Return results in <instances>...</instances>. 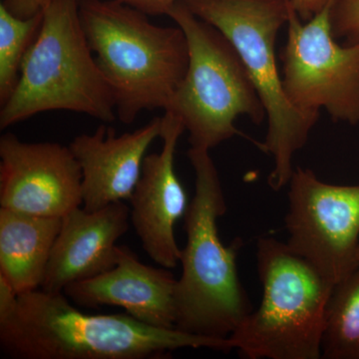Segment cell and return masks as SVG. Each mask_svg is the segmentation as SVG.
Segmentation results:
<instances>
[{"mask_svg":"<svg viewBox=\"0 0 359 359\" xmlns=\"http://www.w3.org/2000/svg\"><path fill=\"white\" fill-rule=\"evenodd\" d=\"M65 292L18 294L15 313L0 323V346L16 359H158L183 348L230 353L229 339L146 325L128 313L87 314Z\"/></svg>","mask_w":359,"mask_h":359,"instance_id":"1","label":"cell"},{"mask_svg":"<svg viewBox=\"0 0 359 359\" xmlns=\"http://www.w3.org/2000/svg\"><path fill=\"white\" fill-rule=\"evenodd\" d=\"M195 194L185 217L186 245L182 276L177 280V330L202 337L229 339L252 313L238 275L242 242L224 245L218 219L226 212L223 187L210 151L191 147Z\"/></svg>","mask_w":359,"mask_h":359,"instance_id":"2","label":"cell"},{"mask_svg":"<svg viewBox=\"0 0 359 359\" xmlns=\"http://www.w3.org/2000/svg\"><path fill=\"white\" fill-rule=\"evenodd\" d=\"M79 13L120 121L130 125L143 111L166 110L188 69L183 30L156 25L120 0H79Z\"/></svg>","mask_w":359,"mask_h":359,"instance_id":"3","label":"cell"},{"mask_svg":"<svg viewBox=\"0 0 359 359\" xmlns=\"http://www.w3.org/2000/svg\"><path fill=\"white\" fill-rule=\"evenodd\" d=\"M65 110L113 122L115 96L82 28L79 0H53L21 65L15 89L0 110V129Z\"/></svg>","mask_w":359,"mask_h":359,"instance_id":"4","label":"cell"},{"mask_svg":"<svg viewBox=\"0 0 359 359\" xmlns=\"http://www.w3.org/2000/svg\"><path fill=\"white\" fill-rule=\"evenodd\" d=\"M200 20L233 44L263 101L268 121L261 149L273 160L269 185L280 191L294 173V155L304 147L320 116L290 102L276 63V39L289 18V0H182Z\"/></svg>","mask_w":359,"mask_h":359,"instance_id":"5","label":"cell"},{"mask_svg":"<svg viewBox=\"0 0 359 359\" xmlns=\"http://www.w3.org/2000/svg\"><path fill=\"white\" fill-rule=\"evenodd\" d=\"M257 271L263 299L233 332L241 355L249 359H318L334 285L287 244L257 241Z\"/></svg>","mask_w":359,"mask_h":359,"instance_id":"6","label":"cell"},{"mask_svg":"<svg viewBox=\"0 0 359 359\" xmlns=\"http://www.w3.org/2000/svg\"><path fill=\"white\" fill-rule=\"evenodd\" d=\"M167 15L188 42V69L165 111L189 133L191 147L211 151L241 135L235 123L245 116L256 125L266 119L263 101L242 59L228 39L179 1Z\"/></svg>","mask_w":359,"mask_h":359,"instance_id":"7","label":"cell"},{"mask_svg":"<svg viewBox=\"0 0 359 359\" xmlns=\"http://www.w3.org/2000/svg\"><path fill=\"white\" fill-rule=\"evenodd\" d=\"M330 6L304 22L289 0L287 43L280 52L283 89L306 114L320 116L325 110L335 122L358 125L359 44L335 39Z\"/></svg>","mask_w":359,"mask_h":359,"instance_id":"8","label":"cell"},{"mask_svg":"<svg viewBox=\"0 0 359 359\" xmlns=\"http://www.w3.org/2000/svg\"><path fill=\"white\" fill-rule=\"evenodd\" d=\"M289 185L285 244L337 287L359 268V185H332L301 167Z\"/></svg>","mask_w":359,"mask_h":359,"instance_id":"9","label":"cell"},{"mask_svg":"<svg viewBox=\"0 0 359 359\" xmlns=\"http://www.w3.org/2000/svg\"><path fill=\"white\" fill-rule=\"evenodd\" d=\"M82 173L72 151L58 143L0 138V207L62 218L81 207Z\"/></svg>","mask_w":359,"mask_h":359,"instance_id":"10","label":"cell"},{"mask_svg":"<svg viewBox=\"0 0 359 359\" xmlns=\"http://www.w3.org/2000/svg\"><path fill=\"white\" fill-rule=\"evenodd\" d=\"M185 126L178 116L165 111L162 149L144 159L142 174L130 197V223L142 247L156 264L175 269L181 261L175 226L184 218L190 203L175 170V154Z\"/></svg>","mask_w":359,"mask_h":359,"instance_id":"11","label":"cell"},{"mask_svg":"<svg viewBox=\"0 0 359 359\" xmlns=\"http://www.w3.org/2000/svg\"><path fill=\"white\" fill-rule=\"evenodd\" d=\"M176 285L169 269L141 263L133 250L119 245L114 268L71 283L63 292L81 308L117 306L146 325L176 328Z\"/></svg>","mask_w":359,"mask_h":359,"instance_id":"12","label":"cell"},{"mask_svg":"<svg viewBox=\"0 0 359 359\" xmlns=\"http://www.w3.org/2000/svg\"><path fill=\"white\" fill-rule=\"evenodd\" d=\"M162 117L136 131L117 136L100 125L93 134H81L69 148L82 173V205L93 212L130 199L142 174L144 159L153 142L160 138Z\"/></svg>","mask_w":359,"mask_h":359,"instance_id":"13","label":"cell"},{"mask_svg":"<svg viewBox=\"0 0 359 359\" xmlns=\"http://www.w3.org/2000/svg\"><path fill=\"white\" fill-rule=\"evenodd\" d=\"M130 208L116 202L90 212L76 208L62 217V226L40 290L61 294L73 283L114 268L118 241L127 233Z\"/></svg>","mask_w":359,"mask_h":359,"instance_id":"14","label":"cell"},{"mask_svg":"<svg viewBox=\"0 0 359 359\" xmlns=\"http://www.w3.org/2000/svg\"><path fill=\"white\" fill-rule=\"evenodd\" d=\"M62 218L0 208V275L18 294L39 290Z\"/></svg>","mask_w":359,"mask_h":359,"instance_id":"15","label":"cell"},{"mask_svg":"<svg viewBox=\"0 0 359 359\" xmlns=\"http://www.w3.org/2000/svg\"><path fill=\"white\" fill-rule=\"evenodd\" d=\"M321 358L359 359V268L334 287L330 297Z\"/></svg>","mask_w":359,"mask_h":359,"instance_id":"16","label":"cell"},{"mask_svg":"<svg viewBox=\"0 0 359 359\" xmlns=\"http://www.w3.org/2000/svg\"><path fill=\"white\" fill-rule=\"evenodd\" d=\"M43 13L30 18L13 15L0 4V105L15 89L21 65L41 27Z\"/></svg>","mask_w":359,"mask_h":359,"instance_id":"17","label":"cell"},{"mask_svg":"<svg viewBox=\"0 0 359 359\" xmlns=\"http://www.w3.org/2000/svg\"><path fill=\"white\" fill-rule=\"evenodd\" d=\"M330 16L335 39L344 40V44H359V0H334Z\"/></svg>","mask_w":359,"mask_h":359,"instance_id":"18","label":"cell"},{"mask_svg":"<svg viewBox=\"0 0 359 359\" xmlns=\"http://www.w3.org/2000/svg\"><path fill=\"white\" fill-rule=\"evenodd\" d=\"M53 0H4L1 4L13 15L20 18H30L43 13Z\"/></svg>","mask_w":359,"mask_h":359,"instance_id":"19","label":"cell"},{"mask_svg":"<svg viewBox=\"0 0 359 359\" xmlns=\"http://www.w3.org/2000/svg\"><path fill=\"white\" fill-rule=\"evenodd\" d=\"M18 306V294L11 283L0 275V323L11 318Z\"/></svg>","mask_w":359,"mask_h":359,"instance_id":"20","label":"cell"},{"mask_svg":"<svg viewBox=\"0 0 359 359\" xmlns=\"http://www.w3.org/2000/svg\"><path fill=\"white\" fill-rule=\"evenodd\" d=\"M123 4L133 7L141 13L149 15L166 14L170 9L182 0H120Z\"/></svg>","mask_w":359,"mask_h":359,"instance_id":"21","label":"cell"},{"mask_svg":"<svg viewBox=\"0 0 359 359\" xmlns=\"http://www.w3.org/2000/svg\"><path fill=\"white\" fill-rule=\"evenodd\" d=\"M334 0H290L292 8L304 22L330 6Z\"/></svg>","mask_w":359,"mask_h":359,"instance_id":"22","label":"cell"},{"mask_svg":"<svg viewBox=\"0 0 359 359\" xmlns=\"http://www.w3.org/2000/svg\"><path fill=\"white\" fill-rule=\"evenodd\" d=\"M356 262H358V264L359 266V243H358V250H356Z\"/></svg>","mask_w":359,"mask_h":359,"instance_id":"23","label":"cell"}]
</instances>
